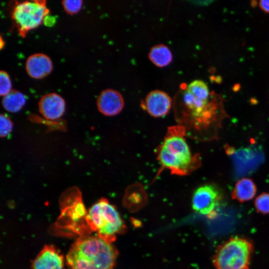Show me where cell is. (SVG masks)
<instances>
[{
	"instance_id": "6da1fadb",
	"label": "cell",
	"mask_w": 269,
	"mask_h": 269,
	"mask_svg": "<svg viewBox=\"0 0 269 269\" xmlns=\"http://www.w3.org/2000/svg\"><path fill=\"white\" fill-rule=\"evenodd\" d=\"M118 251L98 236L81 237L72 245L66 256L69 269H113Z\"/></svg>"
},
{
	"instance_id": "7a4b0ae2",
	"label": "cell",
	"mask_w": 269,
	"mask_h": 269,
	"mask_svg": "<svg viewBox=\"0 0 269 269\" xmlns=\"http://www.w3.org/2000/svg\"><path fill=\"white\" fill-rule=\"evenodd\" d=\"M185 130L176 125L169 127L163 142L157 149V157L162 169L173 174L186 175L199 167V155H193L186 141Z\"/></svg>"
},
{
	"instance_id": "3957f363",
	"label": "cell",
	"mask_w": 269,
	"mask_h": 269,
	"mask_svg": "<svg viewBox=\"0 0 269 269\" xmlns=\"http://www.w3.org/2000/svg\"><path fill=\"white\" fill-rule=\"evenodd\" d=\"M89 230L112 243L118 234L123 233L126 225L116 207L104 198L93 204L85 219Z\"/></svg>"
},
{
	"instance_id": "277c9868",
	"label": "cell",
	"mask_w": 269,
	"mask_h": 269,
	"mask_svg": "<svg viewBox=\"0 0 269 269\" xmlns=\"http://www.w3.org/2000/svg\"><path fill=\"white\" fill-rule=\"evenodd\" d=\"M253 251L249 240L231 238L218 247L213 263L215 269H249Z\"/></svg>"
},
{
	"instance_id": "5b68a950",
	"label": "cell",
	"mask_w": 269,
	"mask_h": 269,
	"mask_svg": "<svg viewBox=\"0 0 269 269\" xmlns=\"http://www.w3.org/2000/svg\"><path fill=\"white\" fill-rule=\"evenodd\" d=\"M49 13L46 0L24 1L15 2L11 17L19 34L24 38L29 31L44 23Z\"/></svg>"
},
{
	"instance_id": "8992f818",
	"label": "cell",
	"mask_w": 269,
	"mask_h": 269,
	"mask_svg": "<svg viewBox=\"0 0 269 269\" xmlns=\"http://www.w3.org/2000/svg\"><path fill=\"white\" fill-rule=\"evenodd\" d=\"M221 200L222 194L217 187L213 184H205L195 190L192 206L197 212L209 215L215 211Z\"/></svg>"
},
{
	"instance_id": "52a82bcc",
	"label": "cell",
	"mask_w": 269,
	"mask_h": 269,
	"mask_svg": "<svg viewBox=\"0 0 269 269\" xmlns=\"http://www.w3.org/2000/svg\"><path fill=\"white\" fill-rule=\"evenodd\" d=\"M141 105L149 115L159 118L169 112L172 105V99L164 91L154 90L148 93Z\"/></svg>"
},
{
	"instance_id": "ba28073f",
	"label": "cell",
	"mask_w": 269,
	"mask_h": 269,
	"mask_svg": "<svg viewBox=\"0 0 269 269\" xmlns=\"http://www.w3.org/2000/svg\"><path fill=\"white\" fill-rule=\"evenodd\" d=\"M97 106L105 116H113L120 113L124 106V100L118 91L113 89L103 90L97 99Z\"/></svg>"
},
{
	"instance_id": "9c48e42d",
	"label": "cell",
	"mask_w": 269,
	"mask_h": 269,
	"mask_svg": "<svg viewBox=\"0 0 269 269\" xmlns=\"http://www.w3.org/2000/svg\"><path fill=\"white\" fill-rule=\"evenodd\" d=\"M32 269H64L63 255L52 245H46L40 251L32 265Z\"/></svg>"
},
{
	"instance_id": "30bf717a",
	"label": "cell",
	"mask_w": 269,
	"mask_h": 269,
	"mask_svg": "<svg viewBox=\"0 0 269 269\" xmlns=\"http://www.w3.org/2000/svg\"><path fill=\"white\" fill-rule=\"evenodd\" d=\"M40 114L48 120H57L64 113L65 102L59 94L50 93L43 95L38 103Z\"/></svg>"
},
{
	"instance_id": "8fae6325",
	"label": "cell",
	"mask_w": 269,
	"mask_h": 269,
	"mask_svg": "<svg viewBox=\"0 0 269 269\" xmlns=\"http://www.w3.org/2000/svg\"><path fill=\"white\" fill-rule=\"evenodd\" d=\"M53 69V64L47 55L37 53L29 56L25 62V70L31 78L40 79L49 75Z\"/></svg>"
},
{
	"instance_id": "7c38bea8",
	"label": "cell",
	"mask_w": 269,
	"mask_h": 269,
	"mask_svg": "<svg viewBox=\"0 0 269 269\" xmlns=\"http://www.w3.org/2000/svg\"><path fill=\"white\" fill-rule=\"evenodd\" d=\"M257 192V187L250 178H244L236 183L232 193V198L240 202L252 199Z\"/></svg>"
},
{
	"instance_id": "4fadbf2b",
	"label": "cell",
	"mask_w": 269,
	"mask_h": 269,
	"mask_svg": "<svg viewBox=\"0 0 269 269\" xmlns=\"http://www.w3.org/2000/svg\"><path fill=\"white\" fill-rule=\"evenodd\" d=\"M148 58L157 67L168 65L172 60V54L169 48L164 44H158L150 49Z\"/></svg>"
},
{
	"instance_id": "5bb4252c",
	"label": "cell",
	"mask_w": 269,
	"mask_h": 269,
	"mask_svg": "<svg viewBox=\"0 0 269 269\" xmlns=\"http://www.w3.org/2000/svg\"><path fill=\"white\" fill-rule=\"evenodd\" d=\"M25 102V96L21 92L12 90L7 95L3 97L2 105L7 111L15 113L22 108Z\"/></svg>"
},
{
	"instance_id": "9a60e30c",
	"label": "cell",
	"mask_w": 269,
	"mask_h": 269,
	"mask_svg": "<svg viewBox=\"0 0 269 269\" xmlns=\"http://www.w3.org/2000/svg\"><path fill=\"white\" fill-rule=\"evenodd\" d=\"M257 211L262 214H269V193L263 192L255 200Z\"/></svg>"
},
{
	"instance_id": "2e32d148",
	"label": "cell",
	"mask_w": 269,
	"mask_h": 269,
	"mask_svg": "<svg viewBox=\"0 0 269 269\" xmlns=\"http://www.w3.org/2000/svg\"><path fill=\"white\" fill-rule=\"evenodd\" d=\"M12 84L8 74L5 71L0 72V95L5 96L12 91Z\"/></svg>"
},
{
	"instance_id": "e0dca14e",
	"label": "cell",
	"mask_w": 269,
	"mask_h": 269,
	"mask_svg": "<svg viewBox=\"0 0 269 269\" xmlns=\"http://www.w3.org/2000/svg\"><path fill=\"white\" fill-rule=\"evenodd\" d=\"M64 10L68 14L73 15L78 13L83 5L82 0H64L61 2Z\"/></svg>"
},
{
	"instance_id": "ac0fdd59",
	"label": "cell",
	"mask_w": 269,
	"mask_h": 269,
	"mask_svg": "<svg viewBox=\"0 0 269 269\" xmlns=\"http://www.w3.org/2000/svg\"><path fill=\"white\" fill-rule=\"evenodd\" d=\"M0 136L5 137L12 130V122L7 115L5 114H1L0 116Z\"/></svg>"
},
{
	"instance_id": "d6986e66",
	"label": "cell",
	"mask_w": 269,
	"mask_h": 269,
	"mask_svg": "<svg viewBox=\"0 0 269 269\" xmlns=\"http://www.w3.org/2000/svg\"><path fill=\"white\" fill-rule=\"evenodd\" d=\"M259 5L264 11L269 12V0H260Z\"/></svg>"
},
{
	"instance_id": "ffe728a7",
	"label": "cell",
	"mask_w": 269,
	"mask_h": 269,
	"mask_svg": "<svg viewBox=\"0 0 269 269\" xmlns=\"http://www.w3.org/2000/svg\"><path fill=\"white\" fill-rule=\"evenodd\" d=\"M4 42H3V39L1 37V36H0V49H1L3 46H4Z\"/></svg>"
}]
</instances>
